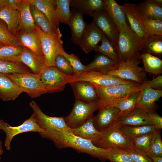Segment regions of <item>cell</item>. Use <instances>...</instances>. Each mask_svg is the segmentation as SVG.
Returning a JSON list of instances; mask_svg holds the SVG:
<instances>
[{
	"label": "cell",
	"mask_w": 162,
	"mask_h": 162,
	"mask_svg": "<svg viewBox=\"0 0 162 162\" xmlns=\"http://www.w3.org/2000/svg\"><path fill=\"white\" fill-rule=\"evenodd\" d=\"M43 138L52 141L59 149L72 148L79 153L87 154L104 161L107 160L106 150L95 146L92 142L71 132L62 131L44 132L39 134Z\"/></svg>",
	"instance_id": "6da1fadb"
},
{
	"label": "cell",
	"mask_w": 162,
	"mask_h": 162,
	"mask_svg": "<svg viewBox=\"0 0 162 162\" xmlns=\"http://www.w3.org/2000/svg\"><path fill=\"white\" fill-rule=\"evenodd\" d=\"M117 120L108 128L100 131L99 138L92 142L96 146L105 150L133 147L131 141L124 134Z\"/></svg>",
	"instance_id": "7a4b0ae2"
},
{
	"label": "cell",
	"mask_w": 162,
	"mask_h": 162,
	"mask_svg": "<svg viewBox=\"0 0 162 162\" xmlns=\"http://www.w3.org/2000/svg\"><path fill=\"white\" fill-rule=\"evenodd\" d=\"M142 44L129 25L126 29L120 32L116 45L119 62L131 58L141 59Z\"/></svg>",
	"instance_id": "3957f363"
},
{
	"label": "cell",
	"mask_w": 162,
	"mask_h": 162,
	"mask_svg": "<svg viewBox=\"0 0 162 162\" xmlns=\"http://www.w3.org/2000/svg\"><path fill=\"white\" fill-rule=\"evenodd\" d=\"M35 28L40 38L45 63L47 67L55 66L56 57L64 51L62 39V34L58 28L56 32L52 34L44 32L37 25Z\"/></svg>",
	"instance_id": "277c9868"
},
{
	"label": "cell",
	"mask_w": 162,
	"mask_h": 162,
	"mask_svg": "<svg viewBox=\"0 0 162 162\" xmlns=\"http://www.w3.org/2000/svg\"><path fill=\"white\" fill-rule=\"evenodd\" d=\"M94 85L98 96L99 110L108 106L111 103L121 98L127 94L141 88L143 86V84L139 83L122 84L109 87Z\"/></svg>",
	"instance_id": "5b68a950"
},
{
	"label": "cell",
	"mask_w": 162,
	"mask_h": 162,
	"mask_svg": "<svg viewBox=\"0 0 162 162\" xmlns=\"http://www.w3.org/2000/svg\"><path fill=\"white\" fill-rule=\"evenodd\" d=\"M5 74L31 98H36L47 93L41 80L40 74L15 73Z\"/></svg>",
	"instance_id": "8992f818"
},
{
	"label": "cell",
	"mask_w": 162,
	"mask_h": 162,
	"mask_svg": "<svg viewBox=\"0 0 162 162\" xmlns=\"http://www.w3.org/2000/svg\"><path fill=\"white\" fill-rule=\"evenodd\" d=\"M140 59L131 58L119 62L117 69L109 72L107 74L122 79L142 84L145 81L146 72L140 67Z\"/></svg>",
	"instance_id": "52a82bcc"
},
{
	"label": "cell",
	"mask_w": 162,
	"mask_h": 162,
	"mask_svg": "<svg viewBox=\"0 0 162 162\" xmlns=\"http://www.w3.org/2000/svg\"><path fill=\"white\" fill-rule=\"evenodd\" d=\"M0 130H2L5 134L4 145L8 150H10L11 142L16 135L28 132H36L39 134L44 131V130L39 125L37 117L34 112L28 119L18 126H11L3 120L0 119Z\"/></svg>",
	"instance_id": "ba28073f"
},
{
	"label": "cell",
	"mask_w": 162,
	"mask_h": 162,
	"mask_svg": "<svg viewBox=\"0 0 162 162\" xmlns=\"http://www.w3.org/2000/svg\"><path fill=\"white\" fill-rule=\"evenodd\" d=\"M75 81L88 82L94 85L102 87L138 83L113 75L91 71H88L79 75L70 76L68 79V83Z\"/></svg>",
	"instance_id": "9c48e42d"
},
{
	"label": "cell",
	"mask_w": 162,
	"mask_h": 162,
	"mask_svg": "<svg viewBox=\"0 0 162 162\" xmlns=\"http://www.w3.org/2000/svg\"><path fill=\"white\" fill-rule=\"evenodd\" d=\"M98 110H99L98 100L87 102L75 99L71 111L64 119L69 128H75L83 124Z\"/></svg>",
	"instance_id": "30bf717a"
},
{
	"label": "cell",
	"mask_w": 162,
	"mask_h": 162,
	"mask_svg": "<svg viewBox=\"0 0 162 162\" xmlns=\"http://www.w3.org/2000/svg\"><path fill=\"white\" fill-rule=\"evenodd\" d=\"M40 74L44 86L49 93L63 91L70 76L62 73L55 66L47 67Z\"/></svg>",
	"instance_id": "8fae6325"
},
{
	"label": "cell",
	"mask_w": 162,
	"mask_h": 162,
	"mask_svg": "<svg viewBox=\"0 0 162 162\" xmlns=\"http://www.w3.org/2000/svg\"><path fill=\"white\" fill-rule=\"evenodd\" d=\"M29 106L36 116L39 125L44 130V132L62 131L72 133L71 129L67 126L64 117H52L46 115L33 100L29 103Z\"/></svg>",
	"instance_id": "7c38bea8"
},
{
	"label": "cell",
	"mask_w": 162,
	"mask_h": 162,
	"mask_svg": "<svg viewBox=\"0 0 162 162\" xmlns=\"http://www.w3.org/2000/svg\"><path fill=\"white\" fill-rule=\"evenodd\" d=\"M120 6L130 28L142 43L147 35L143 18L138 11L137 5L128 2Z\"/></svg>",
	"instance_id": "4fadbf2b"
},
{
	"label": "cell",
	"mask_w": 162,
	"mask_h": 162,
	"mask_svg": "<svg viewBox=\"0 0 162 162\" xmlns=\"http://www.w3.org/2000/svg\"><path fill=\"white\" fill-rule=\"evenodd\" d=\"M93 18V21L108 40L116 47L120 32L116 25L105 9L97 13Z\"/></svg>",
	"instance_id": "5bb4252c"
},
{
	"label": "cell",
	"mask_w": 162,
	"mask_h": 162,
	"mask_svg": "<svg viewBox=\"0 0 162 162\" xmlns=\"http://www.w3.org/2000/svg\"><path fill=\"white\" fill-rule=\"evenodd\" d=\"M16 37L20 45L28 48L45 64L40 38L35 28L29 32H19Z\"/></svg>",
	"instance_id": "9a60e30c"
},
{
	"label": "cell",
	"mask_w": 162,
	"mask_h": 162,
	"mask_svg": "<svg viewBox=\"0 0 162 162\" xmlns=\"http://www.w3.org/2000/svg\"><path fill=\"white\" fill-rule=\"evenodd\" d=\"M103 33L94 22L87 25L86 29L78 43V45L86 53L94 51L102 39Z\"/></svg>",
	"instance_id": "2e32d148"
},
{
	"label": "cell",
	"mask_w": 162,
	"mask_h": 162,
	"mask_svg": "<svg viewBox=\"0 0 162 162\" xmlns=\"http://www.w3.org/2000/svg\"><path fill=\"white\" fill-rule=\"evenodd\" d=\"M162 96L161 90L153 89L144 84L136 108H140L146 113L155 112L156 108L155 102Z\"/></svg>",
	"instance_id": "e0dca14e"
},
{
	"label": "cell",
	"mask_w": 162,
	"mask_h": 162,
	"mask_svg": "<svg viewBox=\"0 0 162 162\" xmlns=\"http://www.w3.org/2000/svg\"><path fill=\"white\" fill-rule=\"evenodd\" d=\"M119 110L113 106H106L100 110L94 116V125L96 129L101 131L109 127L120 116Z\"/></svg>",
	"instance_id": "ac0fdd59"
},
{
	"label": "cell",
	"mask_w": 162,
	"mask_h": 162,
	"mask_svg": "<svg viewBox=\"0 0 162 162\" xmlns=\"http://www.w3.org/2000/svg\"><path fill=\"white\" fill-rule=\"evenodd\" d=\"M69 84L72 88L75 99L87 102L98 100L96 89L92 83L85 81H75Z\"/></svg>",
	"instance_id": "d6986e66"
},
{
	"label": "cell",
	"mask_w": 162,
	"mask_h": 162,
	"mask_svg": "<svg viewBox=\"0 0 162 162\" xmlns=\"http://www.w3.org/2000/svg\"><path fill=\"white\" fill-rule=\"evenodd\" d=\"M9 62L23 63L36 74H40L47 67L31 51L23 46L22 53L11 58Z\"/></svg>",
	"instance_id": "ffe728a7"
},
{
	"label": "cell",
	"mask_w": 162,
	"mask_h": 162,
	"mask_svg": "<svg viewBox=\"0 0 162 162\" xmlns=\"http://www.w3.org/2000/svg\"><path fill=\"white\" fill-rule=\"evenodd\" d=\"M120 126H139L153 124L146 113L136 108L128 113L119 116L117 119Z\"/></svg>",
	"instance_id": "44dd1931"
},
{
	"label": "cell",
	"mask_w": 162,
	"mask_h": 162,
	"mask_svg": "<svg viewBox=\"0 0 162 162\" xmlns=\"http://www.w3.org/2000/svg\"><path fill=\"white\" fill-rule=\"evenodd\" d=\"M96 52L97 53L93 60L86 65L87 71H94L107 74L109 72L117 68L118 62L100 52Z\"/></svg>",
	"instance_id": "7402d4cb"
},
{
	"label": "cell",
	"mask_w": 162,
	"mask_h": 162,
	"mask_svg": "<svg viewBox=\"0 0 162 162\" xmlns=\"http://www.w3.org/2000/svg\"><path fill=\"white\" fill-rule=\"evenodd\" d=\"M69 25L71 31V40L77 45L84 34L87 26L83 17V14L79 10L72 8Z\"/></svg>",
	"instance_id": "603a6c76"
},
{
	"label": "cell",
	"mask_w": 162,
	"mask_h": 162,
	"mask_svg": "<svg viewBox=\"0 0 162 162\" xmlns=\"http://www.w3.org/2000/svg\"><path fill=\"white\" fill-rule=\"evenodd\" d=\"M137 5L143 18L162 21V0H146Z\"/></svg>",
	"instance_id": "cb8c5ba5"
},
{
	"label": "cell",
	"mask_w": 162,
	"mask_h": 162,
	"mask_svg": "<svg viewBox=\"0 0 162 162\" xmlns=\"http://www.w3.org/2000/svg\"><path fill=\"white\" fill-rule=\"evenodd\" d=\"M70 7L93 17L105 9V4L104 0H71Z\"/></svg>",
	"instance_id": "d4e9b609"
},
{
	"label": "cell",
	"mask_w": 162,
	"mask_h": 162,
	"mask_svg": "<svg viewBox=\"0 0 162 162\" xmlns=\"http://www.w3.org/2000/svg\"><path fill=\"white\" fill-rule=\"evenodd\" d=\"M105 10L112 18L119 32H121L129 26L125 14L119 5L115 0H104Z\"/></svg>",
	"instance_id": "484cf974"
},
{
	"label": "cell",
	"mask_w": 162,
	"mask_h": 162,
	"mask_svg": "<svg viewBox=\"0 0 162 162\" xmlns=\"http://www.w3.org/2000/svg\"><path fill=\"white\" fill-rule=\"evenodd\" d=\"M28 0H20L16 6L20 15L19 32H29L35 29V25L30 10Z\"/></svg>",
	"instance_id": "4316f807"
},
{
	"label": "cell",
	"mask_w": 162,
	"mask_h": 162,
	"mask_svg": "<svg viewBox=\"0 0 162 162\" xmlns=\"http://www.w3.org/2000/svg\"><path fill=\"white\" fill-rule=\"evenodd\" d=\"M23 91L5 74L0 73V98L4 101L14 100Z\"/></svg>",
	"instance_id": "83f0119b"
},
{
	"label": "cell",
	"mask_w": 162,
	"mask_h": 162,
	"mask_svg": "<svg viewBox=\"0 0 162 162\" xmlns=\"http://www.w3.org/2000/svg\"><path fill=\"white\" fill-rule=\"evenodd\" d=\"M0 19L6 23L8 31L16 36L19 31L20 17L16 7L8 6L0 10Z\"/></svg>",
	"instance_id": "f1b7e54d"
},
{
	"label": "cell",
	"mask_w": 162,
	"mask_h": 162,
	"mask_svg": "<svg viewBox=\"0 0 162 162\" xmlns=\"http://www.w3.org/2000/svg\"><path fill=\"white\" fill-rule=\"evenodd\" d=\"M143 86L144 84L141 88L127 94L121 98L111 103L108 106H113L118 108L120 111V116L128 113L136 108Z\"/></svg>",
	"instance_id": "f546056e"
},
{
	"label": "cell",
	"mask_w": 162,
	"mask_h": 162,
	"mask_svg": "<svg viewBox=\"0 0 162 162\" xmlns=\"http://www.w3.org/2000/svg\"><path fill=\"white\" fill-rule=\"evenodd\" d=\"M94 116L92 115L79 126L71 129L72 134L92 142L96 141L99 137L100 132L97 130L94 125Z\"/></svg>",
	"instance_id": "4dcf8cb0"
},
{
	"label": "cell",
	"mask_w": 162,
	"mask_h": 162,
	"mask_svg": "<svg viewBox=\"0 0 162 162\" xmlns=\"http://www.w3.org/2000/svg\"><path fill=\"white\" fill-rule=\"evenodd\" d=\"M30 10L35 25L44 33L52 34L55 33L59 28L52 23L48 18L34 6L30 4Z\"/></svg>",
	"instance_id": "1f68e13d"
},
{
	"label": "cell",
	"mask_w": 162,
	"mask_h": 162,
	"mask_svg": "<svg viewBox=\"0 0 162 162\" xmlns=\"http://www.w3.org/2000/svg\"><path fill=\"white\" fill-rule=\"evenodd\" d=\"M43 13L53 24L59 27L56 16V0H28Z\"/></svg>",
	"instance_id": "d6a6232c"
},
{
	"label": "cell",
	"mask_w": 162,
	"mask_h": 162,
	"mask_svg": "<svg viewBox=\"0 0 162 162\" xmlns=\"http://www.w3.org/2000/svg\"><path fill=\"white\" fill-rule=\"evenodd\" d=\"M141 51L157 56L162 55V36H148L142 42Z\"/></svg>",
	"instance_id": "836d02e7"
},
{
	"label": "cell",
	"mask_w": 162,
	"mask_h": 162,
	"mask_svg": "<svg viewBox=\"0 0 162 162\" xmlns=\"http://www.w3.org/2000/svg\"><path fill=\"white\" fill-rule=\"evenodd\" d=\"M146 72L155 75L162 73V60L159 58L148 53L140 54Z\"/></svg>",
	"instance_id": "e575fe53"
},
{
	"label": "cell",
	"mask_w": 162,
	"mask_h": 162,
	"mask_svg": "<svg viewBox=\"0 0 162 162\" xmlns=\"http://www.w3.org/2000/svg\"><path fill=\"white\" fill-rule=\"evenodd\" d=\"M120 128L124 134L131 141L154 132L157 129L153 124L139 126L122 125Z\"/></svg>",
	"instance_id": "d590c367"
},
{
	"label": "cell",
	"mask_w": 162,
	"mask_h": 162,
	"mask_svg": "<svg viewBox=\"0 0 162 162\" xmlns=\"http://www.w3.org/2000/svg\"><path fill=\"white\" fill-rule=\"evenodd\" d=\"M71 0H56V16L59 24L69 25L71 15L70 10Z\"/></svg>",
	"instance_id": "8d00e7d4"
},
{
	"label": "cell",
	"mask_w": 162,
	"mask_h": 162,
	"mask_svg": "<svg viewBox=\"0 0 162 162\" xmlns=\"http://www.w3.org/2000/svg\"><path fill=\"white\" fill-rule=\"evenodd\" d=\"M0 73L7 74L33 73L29 68L23 63L10 62L0 59Z\"/></svg>",
	"instance_id": "74e56055"
},
{
	"label": "cell",
	"mask_w": 162,
	"mask_h": 162,
	"mask_svg": "<svg viewBox=\"0 0 162 162\" xmlns=\"http://www.w3.org/2000/svg\"><path fill=\"white\" fill-rule=\"evenodd\" d=\"M101 44L98 45L94 51L100 52L113 60L119 62L118 52L116 46L104 34Z\"/></svg>",
	"instance_id": "f35d334b"
},
{
	"label": "cell",
	"mask_w": 162,
	"mask_h": 162,
	"mask_svg": "<svg viewBox=\"0 0 162 162\" xmlns=\"http://www.w3.org/2000/svg\"><path fill=\"white\" fill-rule=\"evenodd\" d=\"M146 154L152 159L155 158L162 157L161 129H157L154 131L152 143Z\"/></svg>",
	"instance_id": "ab89813d"
},
{
	"label": "cell",
	"mask_w": 162,
	"mask_h": 162,
	"mask_svg": "<svg viewBox=\"0 0 162 162\" xmlns=\"http://www.w3.org/2000/svg\"><path fill=\"white\" fill-rule=\"evenodd\" d=\"M154 132V131L145 134L131 141L133 148L146 153L152 143Z\"/></svg>",
	"instance_id": "60d3db41"
},
{
	"label": "cell",
	"mask_w": 162,
	"mask_h": 162,
	"mask_svg": "<svg viewBox=\"0 0 162 162\" xmlns=\"http://www.w3.org/2000/svg\"><path fill=\"white\" fill-rule=\"evenodd\" d=\"M0 42L5 46H20L16 36L8 30L6 23L0 19Z\"/></svg>",
	"instance_id": "b9f144b4"
},
{
	"label": "cell",
	"mask_w": 162,
	"mask_h": 162,
	"mask_svg": "<svg viewBox=\"0 0 162 162\" xmlns=\"http://www.w3.org/2000/svg\"><path fill=\"white\" fill-rule=\"evenodd\" d=\"M106 152L107 160L110 162H134L123 149H109Z\"/></svg>",
	"instance_id": "7bdbcfd3"
},
{
	"label": "cell",
	"mask_w": 162,
	"mask_h": 162,
	"mask_svg": "<svg viewBox=\"0 0 162 162\" xmlns=\"http://www.w3.org/2000/svg\"><path fill=\"white\" fill-rule=\"evenodd\" d=\"M147 37L162 36V21L143 18Z\"/></svg>",
	"instance_id": "ee69618b"
},
{
	"label": "cell",
	"mask_w": 162,
	"mask_h": 162,
	"mask_svg": "<svg viewBox=\"0 0 162 162\" xmlns=\"http://www.w3.org/2000/svg\"><path fill=\"white\" fill-rule=\"evenodd\" d=\"M23 46H5L0 48V59L9 62L13 57L20 54Z\"/></svg>",
	"instance_id": "f6af8a7d"
},
{
	"label": "cell",
	"mask_w": 162,
	"mask_h": 162,
	"mask_svg": "<svg viewBox=\"0 0 162 162\" xmlns=\"http://www.w3.org/2000/svg\"><path fill=\"white\" fill-rule=\"evenodd\" d=\"M61 54L70 62L73 69L74 75H79L87 71L86 65L83 64L75 55L73 54H68L65 51H63Z\"/></svg>",
	"instance_id": "bcb514c9"
},
{
	"label": "cell",
	"mask_w": 162,
	"mask_h": 162,
	"mask_svg": "<svg viewBox=\"0 0 162 162\" xmlns=\"http://www.w3.org/2000/svg\"><path fill=\"white\" fill-rule=\"evenodd\" d=\"M55 66L64 74L70 76L74 75L73 69L70 62L62 54H59L56 57Z\"/></svg>",
	"instance_id": "7dc6e473"
},
{
	"label": "cell",
	"mask_w": 162,
	"mask_h": 162,
	"mask_svg": "<svg viewBox=\"0 0 162 162\" xmlns=\"http://www.w3.org/2000/svg\"><path fill=\"white\" fill-rule=\"evenodd\" d=\"M124 149L130 156L134 162H152L146 153L140 151L134 148L130 147Z\"/></svg>",
	"instance_id": "c3c4849f"
},
{
	"label": "cell",
	"mask_w": 162,
	"mask_h": 162,
	"mask_svg": "<svg viewBox=\"0 0 162 162\" xmlns=\"http://www.w3.org/2000/svg\"><path fill=\"white\" fill-rule=\"evenodd\" d=\"M143 84L153 89H161L162 87V76L158 75L151 80L146 81Z\"/></svg>",
	"instance_id": "681fc988"
},
{
	"label": "cell",
	"mask_w": 162,
	"mask_h": 162,
	"mask_svg": "<svg viewBox=\"0 0 162 162\" xmlns=\"http://www.w3.org/2000/svg\"><path fill=\"white\" fill-rule=\"evenodd\" d=\"M150 121L158 129L162 128V118L155 112L146 113Z\"/></svg>",
	"instance_id": "f907efd6"
},
{
	"label": "cell",
	"mask_w": 162,
	"mask_h": 162,
	"mask_svg": "<svg viewBox=\"0 0 162 162\" xmlns=\"http://www.w3.org/2000/svg\"><path fill=\"white\" fill-rule=\"evenodd\" d=\"M8 6V0H0V10Z\"/></svg>",
	"instance_id": "816d5d0a"
},
{
	"label": "cell",
	"mask_w": 162,
	"mask_h": 162,
	"mask_svg": "<svg viewBox=\"0 0 162 162\" xmlns=\"http://www.w3.org/2000/svg\"><path fill=\"white\" fill-rule=\"evenodd\" d=\"M152 160V162H162V157L154 158Z\"/></svg>",
	"instance_id": "f5cc1de1"
},
{
	"label": "cell",
	"mask_w": 162,
	"mask_h": 162,
	"mask_svg": "<svg viewBox=\"0 0 162 162\" xmlns=\"http://www.w3.org/2000/svg\"><path fill=\"white\" fill-rule=\"evenodd\" d=\"M3 152V150L2 149V142L0 140V157L2 154Z\"/></svg>",
	"instance_id": "db71d44e"
},
{
	"label": "cell",
	"mask_w": 162,
	"mask_h": 162,
	"mask_svg": "<svg viewBox=\"0 0 162 162\" xmlns=\"http://www.w3.org/2000/svg\"><path fill=\"white\" fill-rule=\"evenodd\" d=\"M5 45L3 43L0 42V48L5 46Z\"/></svg>",
	"instance_id": "11a10c76"
},
{
	"label": "cell",
	"mask_w": 162,
	"mask_h": 162,
	"mask_svg": "<svg viewBox=\"0 0 162 162\" xmlns=\"http://www.w3.org/2000/svg\"><path fill=\"white\" fill-rule=\"evenodd\" d=\"M1 159V157H0V161Z\"/></svg>",
	"instance_id": "9f6ffc18"
}]
</instances>
